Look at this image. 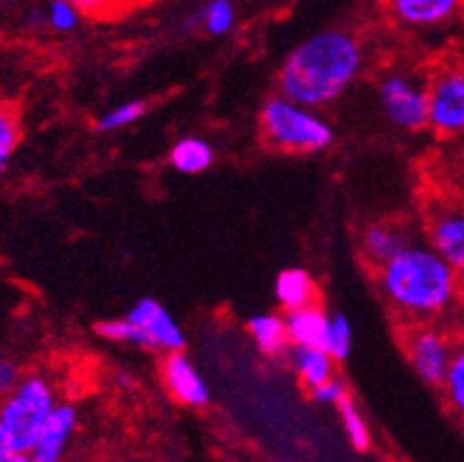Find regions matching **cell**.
Returning a JSON list of instances; mask_svg holds the SVG:
<instances>
[{"label":"cell","mask_w":464,"mask_h":462,"mask_svg":"<svg viewBox=\"0 0 464 462\" xmlns=\"http://www.w3.org/2000/svg\"><path fill=\"white\" fill-rule=\"evenodd\" d=\"M430 128L441 137L464 135V66L441 71L430 85Z\"/></svg>","instance_id":"cell-7"},{"label":"cell","mask_w":464,"mask_h":462,"mask_svg":"<svg viewBox=\"0 0 464 462\" xmlns=\"http://www.w3.org/2000/svg\"><path fill=\"white\" fill-rule=\"evenodd\" d=\"M45 24L57 34H71L81 24V10L73 0H50L45 7Z\"/></svg>","instance_id":"cell-25"},{"label":"cell","mask_w":464,"mask_h":462,"mask_svg":"<svg viewBox=\"0 0 464 462\" xmlns=\"http://www.w3.org/2000/svg\"><path fill=\"white\" fill-rule=\"evenodd\" d=\"M288 357L295 373H297V378H300L306 389H312V387L321 385V382L335 375V359L321 347L290 345Z\"/></svg>","instance_id":"cell-17"},{"label":"cell","mask_w":464,"mask_h":462,"mask_svg":"<svg viewBox=\"0 0 464 462\" xmlns=\"http://www.w3.org/2000/svg\"><path fill=\"white\" fill-rule=\"evenodd\" d=\"M309 392H312V398L316 401V404H324V406H337L342 398L349 397L347 387H344V382H342L337 375L328 378V380L321 382V385L312 387Z\"/></svg>","instance_id":"cell-27"},{"label":"cell","mask_w":464,"mask_h":462,"mask_svg":"<svg viewBox=\"0 0 464 462\" xmlns=\"http://www.w3.org/2000/svg\"><path fill=\"white\" fill-rule=\"evenodd\" d=\"M377 281L387 302L406 321H434L455 307L462 295V276L431 246H411L377 267Z\"/></svg>","instance_id":"cell-2"},{"label":"cell","mask_w":464,"mask_h":462,"mask_svg":"<svg viewBox=\"0 0 464 462\" xmlns=\"http://www.w3.org/2000/svg\"><path fill=\"white\" fill-rule=\"evenodd\" d=\"M411 236L394 224L377 222L365 229L361 236V251L372 267H382L392 258H396L403 248L411 246Z\"/></svg>","instance_id":"cell-14"},{"label":"cell","mask_w":464,"mask_h":462,"mask_svg":"<svg viewBox=\"0 0 464 462\" xmlns=\"http://www.w3.org/2000/svg\"><path fill=\"white\" fill-rule=\"evenodd\" d=\"M215 161V152L200 137H182L170 149V165L182 175H200Z\"/></svg>","instance_id":"cell-18"},{"label":"cell","mask_w":464,"mask_h":462,"mask_svg":"<svg viewBox=\"0 0 464 462\" xmlns=\"http://www.w3.org/2000/svg\"><path fill=\"white\" fill-rule=\"evenodd\" d=\"M247 333L265 357H283V354H288L290 345H293L288 328H285V316L269 314V311L250 316Z\"/></svg>","instance_id":"cell-15"},{"label":"cell","mask_w":464,"mask_h":462,"mask_svg":"<svg viewBox=\"0 0 464 462\" xmlns=\"http://www.w3.org/2000/svg\"><path fill=\"white\" fill-rule=\"evenodd\" d=\"M430 246L464 281V205H443L431 212Z\"/></svg>","instance_id":"cell-11"},{"label":"cell","mask_w":464,"mask_h":462,"mask_svg":"<svg viewBox=\"0 0 464 462\" xmlns=\"http://www.w3.org/2000/svg\"><path fill=\"white\" fill-rule=\"evenodd\" d=\"M462 293H464V290H462Z\"/></svg>","instance_id":"cell-31"},{"label":"cell","mask_w":464,"mask_h":462,"mask_svg":"<svg viewBox=\"0 0 464 462\" xmlns=\"http://www.w3.org/2000/svg\"><path fill=\"white\" fill-rule=\"evenodd\" d=\"M144 113H147V102H123V104L113 106V109L102 113V116L97 118V123H94V130H97V133H116V130H123L128 128V125L137 123Z\"/></svg>","instance_id":"cell-22"},{"label":"cell","mask_w":464,"mask_h":462,"mask_svg":"<svg viewBox=\"0 0 464 462\" xmlns=\"http://www.w3.org/2000/svg\"><path fill=\"white\" fill-rule=\"evenodd\" d=\"M274 295H276V302L285 311L300 310V307L314 305V302H316V281H314V276L306 270L290 267V270H283L281 274L276 276Z\"/></svg>","instance_id":"cell-16"},{"label":"cell","mask_w":464,"mask_h":462,"mask_svg":"<svg viewBox=\"0 0 464 462\" xmlns=\"http://www.w3.org/2000/svg\"><path fill=\"white\" fill-rule=\"evenodd\" d=\"M54 406L57 389L50 378L41 373L22 378L5 398H0V446L19 462L31 460V451Z\"/></svg>","instance_id":"cell-3"},{"label":"cell","mask_w":464,"mask_h":462,"mask_svg":"<svg viewBox=\"0 0 464 462\" xmlns=\"http://www.w3.org/2000/svg\"><path fill=\"white\" fill-rule=\"evenodd\" d=\"M439 389H441L450 413L459 422H464V338L455 342L453 359H450V366H448L446 378Z\"/></svg>","instance_id":"cell-19"},{"label":"cell","mask_w":464,"mask_h":462,"mask_svg":"<svg viewBox=\"0 0 464 462\" xmlns=\"http://www.w3.org/2000/svg\"><path fill=\"white\" fill-rule=\"evenodd\" d=\"M353 349V330L352 323L344 314H330V328H328V342H325V351L335 359V363L347 361L352 357Z\"/></svg>","instance_id":"cell-24"},{"label":"cell","mask_w":464,"mask_h":462,"mask_svg":"<svg viewBox=\"0 0 464 462\" xmlns=\"http://www.w3.org/2000/svg\"><path fill=\"white\" fill-rule=\"evenodd\" d=\"M377 100L392 125L408 133L430 128V88L406 74L384 76L377 85Z\"/></svg>","instance_id":"cell-5"},{"label":"cell","mask_w":464,"mask_h":462,"mask_svg":"<svg viewBox=\"0 0 464 462\" xmlns=\"http://www.w3.org/2000/svg\"><path fill=\"white\" fill-rule=\"evenodd\" d=\"M22 369L17 361H12L7 357H0V398H5L7 394L19 385L22 380Z\"/></svg>","instance_id":"cell-28"},{"label":"cell","mask_w":464,"mask_h":462,"mask_svg":"<svg viewBox=\"0 0 464 462\" xmlns=\"http://www.w3.org/2000/svg\"><path fill=\"white\" fill-rule=\"evenodd\" d=\"M0 462H19V460L14 456H12L10 451H5V448L0 446Z\"/></svg>","instance_id":"cell-30"},{"label":"cell","mask_w":464,"mask_h":462,"mask_svg":"<svg viewBox=\"0 0 464 462\" xmlns=\"http://www.w3.org/2000/svg\"><path fill=\"white\" fill-rule=\"evenodd\" d=\"M337 410H340L342 418V428H344V434H347L349 444H352L353 451L365 453L371 451L372 437L371 428H368V420L363 418V413L359 410V406L353 404L352 398H342L337 404Z\"/></svg>","instance_id":"cell-20"},{"label":"cell","mask_w":464,"mask_h":462,"mask_svg":"<svg viewBox=\"0 0 464 462\" xmlns=\"http://www.w3.org/2000/svg\"><path fill=\"white\" fill-rule=\"evenodd\" d=\"M94 333L100 335V338L109 339V342H116V345H132V347H141V349H151L147 335L141 333L140 328L130 321L128 316H123V319L100 321L97 326H94Z\"/></svg>","instance_id":"cell-21"},{"label":"cell","mask_w":464,"mask_h":462,"mask_svg":"<svg viewBox=\"0 0 464 462\" xmlns=\"http://www.w3.org/2000/svg\"><path fill=\"white\" fill-rule=\"evenodd\" d=\"M363 50L347 31H321L295 47L278 74L281 94L312 109L337 102L359 78Z\"/></svg>","instance_id":"cell-1"},{"label":"cell","mask_w":464,"mask_h":462,"mask_svg":"<svg viewBox=\"0 0 464 462\" xmlns=\"http://www.w3.org/2000/svg\"><path fill=\"white\" fill-rule=\"evenodd\" d=\"M403 349L411 369L424 385L441 387L455 349V339L446 330L430 326V321L412 323L403 339Z\"/></svg>","instance_id":"cell-6"},{"label":"cell","mask_w":464,"mask_h":462,"mask_svg":"<svg viewBox=\"0 0 464 462\" xmlns=\"http://www.w3.org/2000/svg\"><path fill=\"white\" fill-rule=\"evenodd\" d=\"M160 375H163L168 392L179 404L191 406V408H203L210 404V387L184 351H168L160 366Z\"/></svg>","instance_id":"cell-9"},{"label":"cell","mask_w":464,"mask_h":462,"mask_svg":"<svg viewBox=\"0 0 464 462\" xmlns=\"http://www.w3.org/2000/svg\"><path fill=\"white\" fill-rule=\"evenodd\" d=\"M462 0H389V10L401 24L430 29L455 17Z\"/></svg>","instance_id":"cell-12"},{"label":"cell","mask_w":464,"mask_h":462,"mask_svg":"<svg viewBox=\"0 0 464 462\" xmlns=\"http://www.w3.org/2000/svg\"><path fill=\"white\" fill-rule=\"evenodd\" d=\"M259 121L266 142L281 152H324L335 142V130L316 109L290 100L285 94L266 100Z\"/></svg>","instance_id":"cell-4"},{"label":"cell","mask_w":464,"mask_h":462,"mask_svg":"<svg viewBox=\"0 0 464 462\" xmlns=\"http://www.w3.org/2000/svg\"><path fill=\"white\" fill-rule=\"evenodd\" d=\"M200 24L210 35H227L236 24L234 0H208L200 10Z\"/></svg>","instance_id":"cell-23"},{"label":"cell","mask_w":464,"mask_h":462,"mask_svg":"<svg viewBox=\"0 0 464 462\" xmlns=\"http://www.w3.org/2000/svg\"><path fill=\"white\" fill-rule=\"evenodd\" d=\"M285 328H288L293 345L321 347V349H325L330 314L314 302V305L300 307V310L285 311Z\"/></svg>","instance_id":"cell-13"},{"label":"cell","mask_w":464,"mask_h":462,"mask_svg":"<svg viewBox=\"0 0 464 462\" xmlns=\"http://www.w3.org/2000/svg\"><path fill=\"white\" fill-rule=\"evenodd\" d=\"M19 123L14 113L10 109L0 106V177L5 175V170L10 168L12 158L17 153L19 147Z\"/></svg>","instance_id":"cell-26"},{"label":"cell","mask_w":464,"mask_h":462,"mask_svg":"<svg viewBox=\"0 0 464 462\" xmlns=\"http://www.w3.org/2000/svg\"><path fill=\"white\" fill-rule=\"evenodd\" d=\"M78 413L76 404L71 401H57L53 413L47 416L45 425L41 429V437L35 441L34 451H31V460L34 462H59L69 451L71 441L76 437Z\"/></svg>","instance_id":"cell-10"},{"label":"cell","mask_w":464,"mask_h":462,"mask_svg":"<svg viewBox=\"0 0 464 462\" xmlns=\"http://www.w3.org/2000/svg\"><path fill=\"white\" fill-rule=\"evenodd\" d=\"M125 316L140 328L141 333L147 335L151 349H160L168 354V351H182L184 345H187V335H184L182 326L177 323L170 311L160 305L159 300H137L135 307Z\"/></svg>","instance_id":"cell-8"},{"label":"cell","mask_w":464,"mask_h":462,"mask_svg":"<svg viewBox=\"0 0 464 462\" xmlns=\"http://www.w3.org/2000/svg\"><path fill=\"white\" fill-rule=\"evenodd\" d=\"M73 3H76V7L81 12H97L102 10L109 0H73Z\"/></svg>","instance_id":"cell-29"}]
</instances>
